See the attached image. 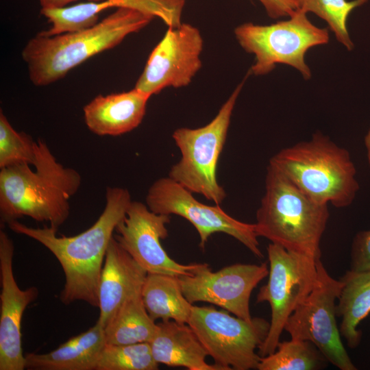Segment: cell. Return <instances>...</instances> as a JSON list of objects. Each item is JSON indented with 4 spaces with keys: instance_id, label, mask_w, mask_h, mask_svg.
I'll return each instance as SVG.
<instances>
[{
    "instance_id": "obj_1",
    "label": "cell",
    "mask_w": 370,
    "mask_h": 370,
    "mask_svg": "<svg viewBox=\"0 0 370 370\" xmlns=\"http://www.w3.org/2000/svg\"><path fill=\"white\" fill-rule=\"evenodd\" d=\"M132 201L127 189L107 187L106 205L97 220L88 229L72 236H58V231L50 226L32 227L18 220L7 225L12 231L42 244L59 261L65 275L60 294L63 304L82 301L99 307V280L106 251Z\"/></svg>"
},
{
    "instance_id": "obj_2",
    "label": "cell",
    "mask_w": 370,
    "mask_h": 370,
    "mask_svg": "<svg viewBox=\"0 0 370 370\" xmlns=\"http://www.w3.org/2000/svg\"><path fill=\"white\" fill-rule=\"evenodd\" d=\"M33 166L24 163L0 169L1 225L29 217L58 231L70 215V199L79 190L82 176L59 162L41 139Z\"/></svg>"
},
{
    "instance_id": "obj_3",
    "label": "cell",
    "mask_w": 370,
    "mask_h": 370,
    "mask_svg": "<svg viewBox=\"0 0 370 370\" xmlns=\"http://www.w3.org/2000/svg\"><path fill=\"white\" fill-rule=\"evenodd\" d=\"M154 16L128 8H117L87 29L49 36L38 33L22 51L30 81L45 86L63 78L88 59L120 44L147 26Z\"/></svg>"
},
{
    "instance_id": "obj_4",
    "label": "cell",
    "mask_w": 370,
    "mask_h": 370,
    "mask_svg": "<svg viewBox=\"0 0 370 370\" xmlns=\"http://www.w3.org/2000/svg\"><path fill=\"white\" fill-rule=\"evenodd\" d=\"M329 217L328 204L314 201L268 164L265 191L256 211L258 236L318 260Z\"/></svg>"
},
{
    "instance_id": "obj_5",
    "label": "cell",
    "mask_w": 370,
    "mask_h": 370,
    "mask_svg": "<svg viewBox=\"0 0 370 370\" xmlns=\"http://www.w3.org/2000/svg\"><path fill=\"white\" fill-rule=\"evenodd\" d=\"M269 164L319 204L347 207L360 188L349 151L320 132L308 140L283 148Z\"/></svg>"
},
{
    "instance_id": "obj_6",
    "label": "cell",
    "mask_w": 370,
    "mask_h": 370,
    "mask_svg": "<svg viewBox=\"0 0 370 370\" xmlns=\"http://www.w3.org/2000/svg\"><path fill=\"white\" fill-rule=\"evenodd\" d=\"M288 17L270 25L245 23L234 29L241 47L255 56L251 73L267 75L282 64L297 69L305 79L311 77L305 56L310 49L328 43L329 32L312 23L301 10Z\"/></svg>"
},
{
    "instance_id": "obj_7",
    "label": "cell",
    "mask_w": 370,
    "mask_h": 370,
    "mask_svg": "<svg viewBox=\"0 0 370 370\" xmlns=\"http://www.w3.org/2000/svg\"><path fill=\"white\" fill-rule=\"evenodd\" d=\"M245 81L236 87L209 123L195 129L180 127L172 135L182 157L171 168L168 177L217 205L226 197L224 188L217 181L218 162Z\"/></svg>"
},
{
    "instance_id": "obj_8",
    "label": "cell",
    "mask_w": 370,
    "mask_h": 370,
    "mask_svg": "<svg viewBox=\"0 0 370 370\" xmlns=\"http://www.w3.org/2000/svg\"><path fill=\"white\" fill-rule=\"evenodd\" d=\"M213 306L192 307L188 324L214 361L223 370L257 369L256 349L267 336L270 322L261 317L244 319Z\"/></svg>"
},
{
    "instance_id": "obj_9",
    "label": "cell",
    "mask_w": 370,
    "mask_h": 370,
    "mask_svg": "<svg viewBox=\"0 0 370 370\" xmlns=\"http://www.w3.org/2000/svg\"><path fill=\"white\" fill-rule=\"evenodd\" d=\"M267 250L269 279L260 287L256 302H268L271 316L267 336L258 348L261 357L275 351L287 319L309 295L317 276V260L272 243Z\"/></svg>"
},
{
    "instance_id": "obj_10",
    "label": "cell",
    "mask_w": 370,
    "mask_h": 370,
    "mask_svg": "<svg viewBox=\"0 0 370 370\" xmlns=\"http://www.w3.org/2000/svg\"><path fill=\"white\" fill-rule=\"evenodd\" d=\"M313 289L287 319L284 328L291 338L312 343L327 361L341 370H356L341 338L336 304L343 282L333 278L320 259Z\"/></svg>"
},
{
    "instance_id": "obj_11",
    "label": "cell",
    "mask_w": 370,
    "mask_h": 370,
    "mask_svg": "<svg viewBox=\"0 0 370 370\" xmlns=\"http://www.w3.org/2000/svg\"><path fill=\"white\" fill-rule=\"evenodd\" d=\"M190 190L169 177L156 180L148 189L145 202L149 209L161 214H175L188 220L199 236L204 249L208 238L222 232L236 238L258 258L260 249L255 223H247L230 216L217 204L208 206L197 200Z\"/></svg>"
},
{
    "instance_id": "obj_12",
    "label": "cell",
    "mask_w": 370,
    "mask_h": 370,
    "mask_svg": "<svg viewBox=\"0 0 370 370\" xmlns=\"http://www.w3.org/2000/svg\"><path fill=\"white\" fill-rule=\"evenodd\" d=\"M204 40L195 26L168 27L151 52L135 88L150 97L166 87L188 86L201 69Z\"/></svg>"
},
{
    "instance_id": "obj_13",
    "label": "cell",
    "mask_w": 370,
    "mask_h": 370,
    "mask_svg": "<svg viewBox=\"0 0 370 370\" xmlns=\"http://www.w3.org/2000/svg\"><path fill=\"white\" fill-rule=\"evenodd\" d=\"M267 262L234 264L213 272L201 263L192 275L178 277L182 293L192 304L208 302L250 319L249 301L253 290L269 275Z\"/></svg>"
},
{
    "instance_id": "obj_14",
    "label": "cell",
    "mask_w": 370,
    "mask_h": 370,
    "mask_svg": "<svg viewBox=\"0 0 370 370\" xmlns=\"http://www.w3.org/2000/svg\"><path fill=\"white\" fill-rule=\"evenodd\" d=\"M170 215L156 214L140 201H132L116 226L114 237L148 273L175 277L192 275L201 263L184 264L172 259L162 247L168 236Z\"/></svg>"
},
{
    "instance_id": "obj_15",
    "label": "cell",
    "mask_w": 370,
    "mask_h": 370,
    "mask_svg": "<svg viewBox=\"0 0 370 370\" xmlns=\"http://www.w3.org/2000/svg\"><path fill=\"white\" fill-rule=\"evenodd\" d=\"M14 246L6 232L0 230V370H23L25 355L21 343V321L25 310L38 295L36 286L22 290L13 272Z\"/></svg>"
},
{
    "instance_id": "obj_16",
    "label": "cell",
    "mask_w": 370,
    "mask_h": 370,
    "mask_svg": "<svg viewBox=\"0 0 370 370\" xmlns=\"http://www.w3.org/2000/svg\"><path fill=\"white\" fill-rule=\"evenodd\" d=\"M147 273L113 236L106 251L99 280V316L96 322L105 328L127 299L141 293Z\"/></svg>"
},
{
    "instance_id": "obj_17",
    "label": "cell",
    "mask_w": 370,
    "mask_h": 370,
    "mask_svg": "<svg viewBox=\"0 0 370 370\" xmlns=\"http://www.w3.org/2000/svg\"><path fill=\"white\" fill-rule=\"evenodd\" d=\"M150 97L135 88L127 92L97 95L84 107L85 123L98 136L126 134L141 123Z\"/></svg>"
},
{
    "instance_id": "obj_18",
    "label": "cell",
    "mask_w": 370,
    "mask_h": 370,
    "mask_svg": "<svg viewBox=\"0 0 370 370\" xmlns=\"http://www.w3.org/2000/svg\"><path fill=\"white\" fill-rule=\"evenodd\" d=\"M157 325L149 343L156 362L189 370H223L214 363L206 362L208 354L188 323L168 320Z\"/></svg>"
},
{
    "instance_id": "obj_19",
    "label": "cell",
    "mask_w": 370,
    "mask_h": 370,
    "mask_svg": "<svg viewBox=\"0 0 370 370\" xmlns=\"http://www.w3.org/2000/svg\"><path fill=\"white\" fill-rule=\"evenodd\" d=\"M106 343L104 328L96 322L54 350L26 354L25 367L30 370H95Z\"/></svg>"
},
{
    "instance_id": "obj_20",
    "label": "cell",
    "mask_w": 370,
    "mask_h": 370,
    "mask_svg": "<svg viewBox=\"0 0 370 370\" xmlns=\"http://www.w3.org/2000/svg\"><path fill=\"white\" fill-rule=\"evenodd\" d=\"M343 286L337 299L336 316L341 319L339 330L348 347L361 341L358 325L370 313V269H349L341 278Z\"/></svg>"
},
{
    "instance_id": "obj_21",
    "label": "cell",
    "mask_w": 370,
    "mask_h": 370,
    "mask_svg": "<svg viewBox=\"0 0 370 370\" xmlns=\"http://www.w3.org/2000/svg\"><path fill=\"white\" fill-rule=\"evenodd\" d=\"M141 296L147 312L155 321L173 320L188 323L193 304L184 297L178 277L147 273Z\"/></svg>"
},
{
    "instance_id": "obj_22",
    "label": "cell",
    "mask_w": 370,
    "mask_h": 370,
    "mask_svg": "<svg viewBox=\"0 0 370 370\" xmlns=\"http://www.w3.org/2000/svg\"><path fill=\"white\" fill-rule=\"evenodd\" d=\"M158 325L147 312L141 293L128 299L116 310L106 325V343L130 345L149 343Z\"/></svg>"
},
{
    "instance_id": "obj_23",
    "label": "cell",
    "mask_w": 370,
    "mask_h": 370,
    "mask_svg": "<svg viewBox=\"0 0 370 370\" xmlns=\"http://www.w3.org/2000/svg\"><path fill=\"white\" fill-rule=\"evenodd\" d=\"M112 8L110 0L87 1L61 8H41L40 13L51 24V27L41 32L49 36L81 32L95 25L99 14Z\"/></svg>"
},
{
    "instance_id": "obj_24",
    "label": "cell",
    "mask_w": 370,
    "mask_h": 370,
    "mask_svg": "<svg viewBox=\"0 0 370 370\" xmlns=\"http://www.w3.org/2000/svg\"><path fill=\"white\" fill-rule=\"evenodd\" d=\"M307 341L291 338L279 342L272 354L260 357L258 370H314L322 367L326 359Z\"/></svg>"
},
{
    "instance_id": "obj_25",
    "label": "cell",
    "mask_w": 370,
    "mask_h": 370,
    "mask_svg": "<svg viewBox=\"0 0 370 370\" xmlns=\"http://www.w3.org/2000/svg\"><path fill=\"white\" fill-rule=\"evenodd\" d=\"M296 10L312 12L324 20L338 42L348 51L354 45L347 29V19L352 12L369 0H293Z\"/></svg>"
},
{
    "instance_id": "obj_26",
    "label": "cell",
    "mask_w": 370,
    "mask_h": 370,
    "mask_svg": "<svg viewBox=\"0 0 370 370\" xmlns=\"http://www.w3.org/2000/svg\"><path fill=\"white\" fill-rule=\"evenodd\" d=\"M149 343L130 345L106 343L95 370H156Z\"/></svg>"
},
{
    "instance_id": "obj_27",
    "label": "cell",
    "mask_w": 370,
    "mask_h": 370,
    "mask_svg": "<svg viewBox=\"0 0 370 370\" xmlns=\"http://www.w3.org/2000/svg\"><path fill=\"white\" fill-rule=\"evenodd\" d=\"M37 157V141L23 132H17L0 112V169L19 164L34 165Z\"/></svg>"
},
{
    "instance_id": "obj_28",
    "label": "cell",
    "mask_w": 370,
    "mask_h": 370,
    "mask_svg": "<svg viewBox=\"0 0 370 370\" xmlns=\"http://www.w3.org/2000/svg\"><path fill=\"white\" fill-rule=\"evenodd\" d=\"M112 8H128L160 18L168 27L182 24L181 16L186 0H110Z\"/></svg>"
},
{
    "instance_id": "obj_29",
    "label": "cell",
    "mask_w": 370,
    "mask_h": 370,
    "mask_svg": "<svg viewBox=\"0 0 370 370\" xmlns=\"http://www.w3.org/2000/svg\"><path fill=\"white\" fill-rule=\"evenodd\" d=\"M350 269H370V230L360 231L355 235L350 251Z\"/></svg>"
},
{
    "instance_id": "obj_30",
    "label": "cell",
    "mask_w": 370,
    "mask_h": 370,
    "mask_svg": "<svg viewBox=\"0 0 370 370\" xmlns=\"http://www.w3.org/2000/svg\"><path fill=\"white\" fill-rule=\"evenodd\" d=\"M272 18L290 16L295 10L293 0H258Z\"/></svg>"
},
{
    "instance_id": "obj_31",
    "label": "cell",
    "mask_w": 370,
    "mask_h": 370,
    "mask_svg": "<svg viewBox=\"0 0 370 370\" xmlns=\"http://www.w3.org/2000/svg\"><path fill=\"white\" fill-rule=\"evenodd\" d=\"M78 0H39L41 8H61ZM88 1L99 2L105 0H87Z\"/></svg>"
},
{
    "instance_id": "obj_32",
    "label": "cell",
    "mask_w": 370,
    "mask_h": 370,
    "mask_svg": "<svg viewBox=\"0 0 370 370\" xmlns=\"http://www.w3.org/2000/svg\"><path fill=\"white\" fill-rule=\"evenodd\" d=\"M364 143L367 151L368 163L370 166V129L368 130L365 136Z\"/></svg>"
}]
</instances>
